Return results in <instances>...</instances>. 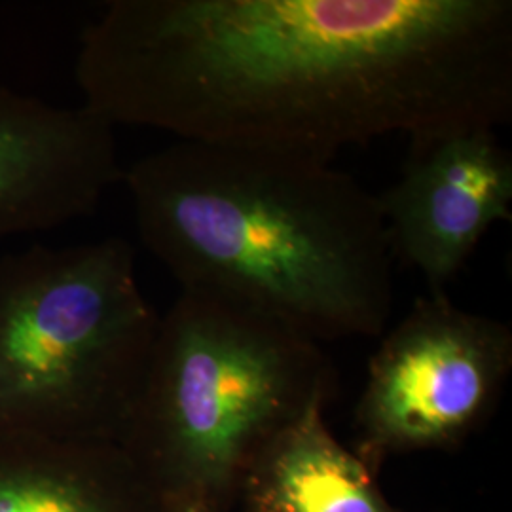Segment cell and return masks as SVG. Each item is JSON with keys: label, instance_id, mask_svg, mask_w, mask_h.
<instances>
[{"label": "cell", "instance_id": "obj_2", "mask_svg": "<svg viewBox=\"0 0 512 512\" xmlns=\"http://www.w3.org/2000/svg\"><path fill=\"white\" fill-rule=\"evenodd\" d=\"M148 253L184 293L268 315L315 342L376 338L393 255L376 194L332 162L175 141L122 175Z\"/></svg>", "mask_w": 512, "mask_h": 512}, {"label": "cell", "instance_id": "obj_4", "mask_svg": "<svg viewBox=\"0 0 512 512\" xmlns=\"http://www.w3.org/2000/svg\"><path fill=\"white\" fill-rule=\"evenodd\" d=\"M158 325L126 239L0 256V435L118 444Z\"/></svg>", "mask_w": 512, "mask_h": 512}, {"label": "cell", "instance_id": "obj_8", "mask_svg": "<svg viewBox=\"0 0 512 512\" xmlns=\"http://www.w3.org/2000/svg\"><path fill=\"white\" fill-rule=\"evenodd\" d=\"M0 512H167L114 442L0 435Z\"/></svg>", "mask_w": 512, "mask_h": 512}, {"label": "cell", "instance_id": "obj_6", "mask_svg": "<svg viewBox=\"0 0 512 512\" xmlns=\"http://www.w3.org/2000/svg\"><path fill=\"white\" fill-rule=\"evenodd\" d=\"M408 141L401 177L376 200L393 260L446 294L488 230L512 219V154L486 126Z\"/></svg>", "mask_w": 512, "mask_h": 512}, {"label": "cell", "instance_id": "obj_9", "mask_svg": "<svg viewBox=\"0 0 512 512\" xmlns=\"http://www.w3.org/2000/svg\"><path fill=\"white\" fill-rule=\"evenodd\" d=\"M355 450L332 435L325 406L287 427L243 478L241 512H403Z\"/></svg>", "mask_w": 512, "mask_h": 512}, {"label": "cell", "instance_id": "obj_7", "mask_svg": "<svg viewBox=\"0 0 512 512\" xmlns=\"http://www.w3.org/2000/svg\"><path fill=\"white\" fill-rule=\"evenodd\" d=\"M122 175L109 122L0 88V241L92 215Z\"/></svg>", "mask_w": 512, "mask_h": 512}, {"label": "cell", "instance_id": "obj_3", "mask_svg": "<svg viewBox=\"0 0 512 512\" xmlns=\"http://www.w3.org/2000/svg\"><path fill=\"white\" fill-rule=\"evenodd\" d=\"M332 389L334 368L310 336L181 291L160 315L118 446L165 511H232L255 459Z\"/></svg>", "mask_w": 512, "mask_h": 512}, {"label": "cell", "instance_id": "obj_5", "mask_svg": "<svg viewBox=\"0 0 512 512\" xmlns=\"http://www.w3.org/2000/svg\"><path fill=\"white\" fill-rule=\"evenodd\" d=\"M512 370V330L427 294L385 332L355 410V454L387 459L458 448L490 420Z\"/></svg>", "mask_w": 512, "mask_h": 512}, {"label": "cell", "instance_id": "obj_10", "mask_svg": "<svg viewBox=\"0 0 512 512\" xmlns=\"http://www.w3.org/2000/svg\"><path fill=\"white\" fill-rule=\"evenodd\" d=\"M196 512H211V511H196Z\"/></svg>", "mask_w": 512, "mask_h": 512}, {"label": "cell", "instance_id": "obj_1", "mask_svg": "<svg viewBox=\"0 0 512 512\" xmlns=\"http://www.w3.org/2000/svg\"><path fill=\"white\" fill-rule=\"evenodd\" d=\"M82 107L177 141L323 162L385 135L512 118L511 0H112Z\"/></svg>", "mask_w": 512, "mask_h": 512}]
</instances>
